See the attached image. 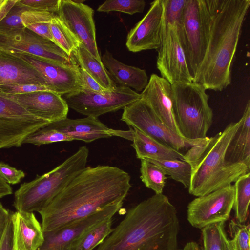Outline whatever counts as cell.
I'll return each instance as SVG.
<instances>
[{
  "instance_id": "obj_1",
  "label": "cell",
  "mask_w": 250,
  "mask_h": 250,
  "mask_svg": "<svg viewBox=\"0 0 250 250\" xmlns=\"http://www.w3.org/2000/svg\"><path fill=\"white\" fill-rule=\"evenodd\" d=\"M130 179L128 173L116 167H86L39 212L43 232L59 229L123 202L131 187Z\"/></svg>"
},
{
  "instance_id": "obj_2",
  "label": "cell",
  "mask_w": 250,
  "mask_h": 250,
  "mask_svg": "<svg viewBox=\"0 0 250 250\" xmlns=\"http://www.w3.org/2000/svg\"><path fill=\"white\" fill-rule=\"evenodd\" d=\"M179 229L176 208L155 194L128 210L96 250H178Z\"/></svg>"
},
{
  "instance_id": "obj_3",
  "label": "cell",
  "mask_w": 250,
  "mask_h": 250,
  "mask_svg": "<svg viewBox=\"0 0 250 250\" xmlns=\"http://www.w3.org/2000/svg\"><path fill=\"white\" fill-rule=\"evenodd\" d=\"M209 14L208 45L193 82L221 91L231 83V67L250 0H206Z\"/></svg>"
},
{
  "instance_id": "obj_4",
  "label": "cell",
  "mask_w": 250,
  "mask_h": 250,
  "mask_svg": "<svg viewBox=\"0 0 250 250\" xmlns=\"http://www.w3.org/2000/svg\"><path fill=\"white\" fill-rule=\"evenodd\" d=\"M240 124V120L229 123L222 131L208 137L205 143L190 148L184 154L192 167L189 194L196 197L208 194L250 172V168L245 165L231 164L225 159L229 144Z\"/></svg>"
},
{
  "instance_id": "obj_5",
  "label": "cell",
  "mask_w": 250,
  "mask_h": 250,
  "mask_svg": "<svg viewBox=\"0 0 250 250\" xmlns=\"http://www.w3.org/2000/svg\"><path fill=\"white\" fill-rule=\"evenodd\" d=\"M88 155V148L81 146L51 171L22 184L14 194L17 211L40 212L45 208L86 167Z\"/></svg>"
},
{
  "instance_id": "obj_6",
  "label": "cell",
  "mask_w": 250,
  "mask_h": 250,
  "mask_svg": "<svg viewBox=\"0 0 250 250\" xmlns=\"http://www.w3.org/2000/svg\"><path fill=\"white\" fill-rule=\"evenodd\" d=\"M171 87L174 118L180 135L191 140L207 138L213 115L206 90L193 82L175 83Z\"/></svg>"
},
{
  "instance_id": "obj_7",
  "label": "cell",
  "mask_w": 250,
  "mask_h": 250,
  "mask_svg": "<svg viewBox=\"0 0 250 250\" xmlns=\"http://www.w3.org/2000/svg\"><path fill=\"white\" fill-rule=\"evenodd\" d=\"M209 21L206 0H186L180 42L193 80L207 50Z\"/></svg>"
},
{
  "instance_id": "obj_8",
  "label": "cell",
  "mask_w": 250,
  "mask_h": 250,
  "mask_svg": "<svg viewBox=\"0 0 250 250\" xmlns=\"http://www.w3.org/2000/svg\"><path fill=\"white\" fill-rule=\"evenodd\" d=\"M121 120L156 141L180 152L205 143L208 139L188 140L165 125L141 98L124 109Z\"/></svg>"
},
{
  "instance_id": "obj_9",
  "label": "cell",
  "mask_w": 250,
  "mask_h": 250,
  "mask_svg": "<svg viewBox=\"0 0 250 250\" xmlns=\"http://www.w3.org/2000/svg\"><path fill=\"white\" fill-rule=\"evenodd\" d=\"M141 98V94L121 86L104 92L82 89L65 94L63 97L69 108L86 117L96 118L124 109Z\"/></svg>"
},
{
  "instance_id": "obj_10",
  "label": "cell",
  "mask_w": 250,
  "mask_h": 250,
  "mask_svg": "<svg viewBox=\"0 0 250 250\" xmlns=\"http://www.w3.org/2000/svg\"><path fill=\"white\" fill-rule=\"evenodd\" d=\"M49 123L0 93V149L21 146L28 136Z\"/></svg>"
},
{
  "instance_id": "obj_11",
  "label": "cell",
  "mask_w": 250,
  "mask_h": 250,
  "mask_svg": "<svg viewBox=\"0 0 250 250\" xmlns=\"http://www.w3.org/2000/svg\"><path fill=\"white\" fill-rule=\"evenodd\" d=\"M235 197L234 185L230 184L208 194L197 197L187 207V220L194 228L202 229L229 219Z\"/></svg>"
},
{
  "instance_id": "obj_12",
  "label": "cell",
  "mask_w": 250,
  "mask_h": 250,
  "mask_svg": "<svg viewBox=\"0 0 250 250\" xmlns=\"http://www.w3.org/2000/svg\"><path fill=\"white\" fill-rule=\"evenodd\" d=\"M0 49L10 53L35 56L61 64L76 63L52 41L24 28L0 33Z\"/></svg>"
},
{
  "instance_id": "obj_13",
  "label": "cell",
  "mask_w": 250,
  "mask_h": 250,
  "mask_svg": "<svg viewBox=\"0 0 250 250\" xmlns=\"http://www.w3.org/2000/svg\"><path fill=\"white\" fill-rule=\"evenodd\" d=\"M94 10L83 3L71 0H60L57 15L79 42L99 62L101 58L97 48Z\"/></svg>"
},
{
  "instance_id": "obj_14",
  "label": "cell",
  "mask_w": 250,
  "mask_h": 250,
  "mask_svg": "<svg viewBox=\"0 0 250 250\" xmlns=\"http://www.w3.org/2000/svg\"><path fill=\"white\" fill-rule=\"evenodd\" d=\"M157 51V68L162 78L171 84L177 82L193 81L184 49L175 28H167Z\"/></svg>"
},
{
  "instance_id": "obj_15",
  "label": "cell",
  "mask_w": 250,
  "mask_h": 250,
  "mask_svg": "<svg viewBox=\"0 0 250 250\" xmlns=\"http://www.w3.org/2000/svg\"><path fill=\"white\" fill-rule=\"evenodd\" d=\"M11 53L36 68L46 81L50 91L62 96L82 90L79 66L76 62L61 64L31 55Z\"/></svg>"
},
{
  "instance_id": "obj_16",
  "label": "cell",
  "mask_w": 250,
  "mask_h": 250,
  "mask_svg": "<svg viewBox=\"0 0 250 250\" xmlns=\"http://www.w3.org/2000/svg\"><path fill=\"white\" fill-rule=\"evenodd\" d=\"M163 13L162 0L150 3L147 13L128 33L126 46L129 51L158 50L162 43Z\"/></svg>"
},
{
  "instance_id": "obj_17",
  "label": "cell",
  "mask_w": 250,
  "mask_h": 250,
  "mask_svg": "<svg viewBox=\"0 0 250 250\" xmlns=\"http://www.w3.org/2000/svg\"><path fill=\"white\" fill-rule=\"evenodd\" d=\"M47 125L65 134L73 140H81L86 143L113 136L132 141V132L130 127L128 130L110 128L98 118L92 116L75 119L66 118L50 123Z\"/></svg>"
},
{
  "instance_id": "obj_18",
  "label": "cell",
  "mask_w": 250,
  "mask_h": 250,
  "mask_svg": "<svg viewBox=\"0 0 250 250\" xmlns=\"http://www.w3.org/2000/svg\"><path fill=\"white\" fill-rule=\"evenodd\" d=\"M123 204V203H119L110 205L59 229L44 232V242L38 250H70V245L74 240L94 225L112 218Z\"/></svg>"
},
{
  "instance_id": "obj_19",
  "label": "cell",
  "mask_w": 250,
  "mask_h": 250,
  "mask_svg": "<svg viewBox=\"0 0 250 250\" xmlns=\"http://www.w3.org/2000/svg\"><path fill=\"white\" fill-rule=\"evenodd\" d=\"M33 116L52 123L67 118L69 107L61 95L48 90L5 94Z\"/></svg>"
},
{
  "instance_id": "obj_20",
  "label": "cell",
  "mask_w": 250,
  "mask_h": 250,
  "mask_svg": "<svg viewBox=\"0 0 250 250\" xmlns=\"http://www.w3.org/2000/svg\"><path fill=\"white\" fill-rule=\"evenodd\" d=\"M141 95L159 119L181 136L174 118L171 84L165 78L152 74Z\"/></svg>"
},
{
  "instance_id": "obj_21",
  "label": "cell",
  "mask_w": 250,
  "mask_h": 250,
  "mask_svg": "<svg viewBox=\"0 0 250 250\" xmlns=\"http://www.w3.org/2000/svg\"><path fill=\"white\" fill-rule=\"evenodd\" d=\"M12 84H35L49 89L36 68L19 56L0 49V85Z\"/></svg>"
},
{
  "instance_id": "obj_22",
  "label": "cell",
  "mask_w": 250,
  "mask_h": 250,
  "mask_svg": "<svg viewBox=\"0 0 250 250\" xmlns=\"http://www.w3.org/2000/svg\"><path fill=\"white\" fill-rule=\"evenodd\" d=\"M13 250H38L44 242L42 225L33 212L11 213Z\"/></svg>"
},
{
  "instance_id": "obj_23",
  "label": "cell",
  "mask_w": 250,
  "mask_h": 250,
  "mask_svg": "<svg viewBox=\"0 0 250 250\" xmlns=\"http://www.w3.org/2000/svg\"><path fill=\"white\" fill-rule=\"evenodd\" d=\"M101 61L110 78L116 85L142 91L147 85L148 78L145 70L121 62L108 50H105Z\"/></svg>"
},
{
  "instance_id": "obj_24",
  "label": "cell",
  "mask_w": 250,
  "mask_h": 250,
  "mask_svg": "<svg viewBox=\"0 0 250 250\" xmlns=\"http://www.w3.org/2000/svg\"><path fill=\"white\" fill-rule=\"evenodd\" d=\"M132 132V146L140 160H186L181 152L161 143L138 129L129 127Z\"/></svg>"
},
{
  "instance_id": "obj_25",
  "label": "cell",
  "mask_w": 250,
  "mask_h": 250,
  "mask_svg": "<svg viewBox=\"0 0 250 250\" xmlns=\"http://www.w3.org/2000/svg\"><path fill=\"white\" fill-rule=\"evenodd\" d=\"M240 124L230 141L225 159L231 164H243L250 168V102L240 119Z\"/></svg>"
},
{
  "instance_id": "obj_26",
  "label": "cell",
  "mask_w": 250,
  "mask_h": 250,
  "mask_svg": "<svg viewBox=\"0 0 250 250\" xmlns=\"http://www.w3.org/2000/svg\"><path fill=\"white\" fill-rule=\"evenodd\" d=\"M71 56L78 65L103 88L112 90L117 86L110 78L103 63L99 62L81 43H79Z\"/></svg>"
},
{
  "instance_id": "obj_27",
  "label": "cell",
  "mask_w": 250,
  "mask_h": 250,
  "mask_svg": "<svg viewBox=\"0 0 250 250\" xmlns=\"http://www.w3.org/2000/svg\"><path fill=\"white\" fill-rule=\"evenodd\" d=\"M112 225V218H109L88 229L72 242L70 250H92L111 233Z\"/></svg>"
},
{
  "instance_id": "obj_28",
  "label": "cell",
  "mask_w": 250,
  "mask_h": 250,
  "mask_svg": "<svg viewBox=\"0 0 250 250\" xmlns=\"http://www.w3.org/2000/svg\"><path fill=\"white\" fill-rule=\"evenodd\" d=\"M186 0H162L163 13L162 38L168 27L176 31L180 42L182 37L183 22Z\"/></svg>"
},
{
  "instance_id": "obj_29",
  "label": "cell",
  "mask_w": 250,
  "mask_h": 250,
  "mask_svg": "<svg viewBox=\"0 0 250 250\" xmlns=\"http://www.w3.org/2000/svg\"><path fill=\"white\" fill-rule=\"evenodd\" d=\"M233 209L237 221L244 224L247 219L250 201V172L241 176L235 182Z\"/></svg>"
},
{
  "instance_id": "obj_30",
  "label": "cell",
  "mask_w": 250,
  "mask_h": 250,
  "mask_svg": "<svg viewBox=\"0 0 250 250\" xmlns=\"http://www.w3.org/2000/svg\"><path fill=\"white\" fill-rule=\"evenodd\" d=\"M160 167L166 175H169L174 180L181 183L188 189L190 185L192 167L191 164L185 160H147Z\"/></svg>"
},
{
  "instance_id": "obj_31",
  "label": "cell",
  "mask_w": 250,
  "mask_h": 250,
  "mask_svg": "<svg viewBox=\"0 0 250 250\" xmlns=\"http://www.w3.org/2000/svg\"><path fill=\"white\" fill-rule=\"evenodd\" d=\"M50 29L54 43L68 56L71 57L73 52L79 46L80 42L56 14H54L51 20Z\"/></svg>"
},
{
  "instance_id": "obj_32",
  "label": "cell",
  "mask_w": 250,
  "mask_h": 250,
  "mask_svg": "<svg viewBox=\"0 0 250 250\" xmlns=\"http://www.w3.org/2000/svg\"><path fill=\"white\" fill-rule=\"evenodd\" d=\"M140 178L145 186L155 194H162L167 178L165 171L157 165L141 160Z\"/></svg>"
},
{
  "instance_id": "obj_33",
  "label": "cell",
  "mask_w": 250,
  "mask_h": 250,
  "mask_svg": "<svg viewBox=\"0 0 250 250\" xmlns=\"http://www.w3.org/2000/svg\"><path fill=\"white\" fill-rule=\"evenodd\" d=\"M224 223L213 224L202 229V247L200 250H223V239L226 234Z\"/></svg>"
},
{
  "instance_id": "obj_34",
  "label": "cell",
  "mask_w": 250,
  "mask_h": 250,
  "mask_svg": "<svg viewBox=\"0 0 250 250\" xmlns=\"http://www.w3.org/2000/svg\"><path fill=\"white\" fill-rule=\"evenodd\" d=\"M73 140L65 134L49 127L47 125L30 134L23 143L36 146L51 144L63 141H72Z\"/></svg>"
},
{
  "instance_id": "obj_35",
  "label": "cell",
  "mask_w": 250,
  "mask_h": 250,
  "mask_svg": "<svg viewBox=\"0 0 250 250\" xmlns=\"http://www.w3.org/2000/svg\"><path fill=\"white\" fill-rule=\"evenodd\" d=\"M145 6L143 0H107L98 7L97 11L106 13L117 11L133 15L142 13Z\"/></svg>"
},
{
  "instance_id": "obj_36",
  "label": "cell",
  "mask_w": 250,
  "mask_h": 250,
  "mask_svg": "<svg viewBox=\"0 0 250 250\" xmlns=\"http://www.w3.org/2000/svg\"><path fill=\"white\" fill-rule=\"evenodd\" d=\"M233 250H250V227L238 221L231 220L229 224Z\"/></svg>"
},
{
  "instance_id": "obj_37",
  "label": "cell",
  "mask_w": 250,
  "mask_h": 250,
  "mask_svg": "<svg viewBox=\"0 0 250 250\" xmlns=\"http://www.w3.org/2000/svg\"><path fill=\"white\" fill-rule=\"evenodd\" d=\"M30 8L23 5L18 0L5 17L0 22V33L24 28L21 15L23 12Z\"/></svg>"
},
{
  "instance_id": "obj_38",
  "label": "cell",
  "mask_w": 250,
  "mask_h": 250,
  "mask_svg": "<svg viewBox=\"0 0 250 250\" xmlns=\"http://www.w3.org/2000/svg\"><path fill=\"white\" fill-rule=\"evenodd\" d=\"M54 13L29 9L21 15L22 23L25 28L41 22H50Z\"/></svg>"
},
{
  "instance_id": "obj_39",
  "label": "cell",
  "mask_w": 250,
  "mask_h": 250,
  "mask_svg": "<svg viewBox=\"0 0 250 250\" xmlns=\"http://www.w3.org/2000/svg\"><path fill=\"white\" fill-rule=\"evenodd\" d=\"M48 90L46 86L30 84H12L0 85V93L16 95L29 93L33 92Z\"/></svg>"
},
{
  "instance_id": "obj_40",
  "label": "cell",
  "mask_w": 250,
  "mask_h": 250,
  "mask_svg": "<svg viewBox=\"0 0 250 250\" xmlns=\"http://www.w3.org/2000/svg\"><path fill=\"white\" fill-rule=\"evenodd\" d=\"M19 1L30 9L56 14L60 0H19Z\"/></svg>"
},
{
  "instance_id": "obj_41",
  "label": "cell",
  "mask_w": 250,
  "mask_h": 250,
  "mask_svg": "<svg viewBox=\"0 0 250 250\" xmlns=\"http://www.w3.org/2000/svg\"><path fill=\"white\" fill-rule=\"evenodd\" d=\"M0 175L9 184H16L25 177L24 172L8 164L0 162Z\"/></svg>"
},
{
  "instance_id": "obj_42",
  "label": "cell",
  "mask_w": 250,
  "mask_h": 250,
  "mask_svg": "<svg viewBox=\"0 0 250 250\" xmlns=\"http://www.w3.org/2000/svg\"><path fill=\"white\" fill-rule=\"evenodd\" d=\"M82 89L94 92H104L108 90L103 88L83 69L79 66Z\"/></svg>"
},
{
  "instance_id": "obj_43",
  "label": "cell",
  "mask_w": 250,
  "mask_h": 250,
  "mask_svg": "<svg viewBox=\"0 0 250 250\" xmlns=\"http://www.w3.org/2000/svg\"><path fill=\"white\" fill-rule=\"evenodd\" d=\"M11 213L0 202V247L2 244L6 229L10 219Z\"/></svg>"
},
{
  "instance_id": "obj_44",
  "label": "cell",
  "mask_w": 250,
  "mask_h": 250,
  "mask_svg": "<svg viewBox=\"0 0 250 250\" xmlns=\"http://www.w3.org/2000/svg\"><path fill=\"white\" fill-rule=\"evenodd\" d=\"M0 250H13L12 240V228L10 219L7 224L4 238Z\"/></svg>"
},
{
  "instance_id": "obj_45",
  "label": "cell",
  "mask_w": 250,
  "mask_h": 250,
  "mask_svg": "<svg viewBox=\"0 0 250 250\" xmlns=\"http://www.w3.org/2000/svg\"><path fill=\"white\" fill-rule=\"evenodd\" d=\"M18 0H3L0 5V22L5 17Z\"/></svg>"
},
{
  "instance_id": "obj_46",
  "label": "cell",
  "mask_w": 250,
  "mask_h": 250,
  "mask_svg": "<svg viewBox=\"0 0 250 250\" xmlns=\"http://www.w3.org/2000/svg\"><path fill=\"white\" fill-rule=\"evenodd\" d=\"M13 193L12 188L0 175V198Z\"/></svg>"
},
{
  "instance_id": "obj_47",
  "label": "cell",
  "mask_w": 250,
  "mask_h": 250,
  "mask_svg": "<svg viewBox=\"0 0 250 250\" xmlns=\"http://www.w3.org/2000/svg\"><path fill=\"white\" fill-rule=\"evenodd\" d=\"M183 250H200V248L196 242L190 241L186 243Z\"/></svg>"
},
{
  "instance_id": "obj_48",
  "label": "cell",
  "mask_w": 250,
  "mask_h": 250,
  "mask_svg": "<svg viewBox=\"0 0 250 250\" xmlns=\"http://www.w3.org/2000/svg\"><path fill=\"white\" fill-rule=\"evenodd\" d=\"M223 250H233L230 241L226 234L223 239Z\"/></svg>"
},
{
  "instance_id": "obj_49",
  "label": "cell",
  "mask_w": 250,
  "mask_h": 250,
  "mask_svg": "<svg viewBox=\"0 0 250 250\" xmlns=\"http://www.w3.org/2000/svg\"><path fill=\"white\" fill-rule=\"evenodd\" d=\"M73 2L77 3H83L85 1V0H71Z\"/></svg>"
},
{
  "instance_id": "obj_50",
  "label": "cell",
  "mask_w": 250,
  "mask_h": 250,
  "mask_svg": "<svg viewBox=\"0 0 250 250\" xmlns=\"http://www.w3.org/2000/svg\"><path fill=\"white\" fill-rule=\"evenodd\" d=\"M3 0H0V5L1 4V3L2 2Z\"/></svg>"
}]
</instances>
